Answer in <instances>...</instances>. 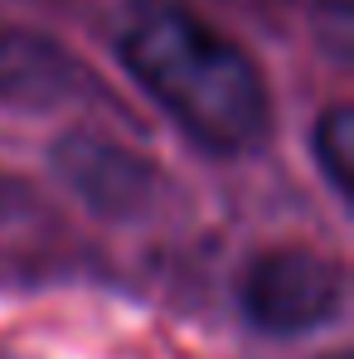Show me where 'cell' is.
<instances>
[{"label":"cell","mask_w":354,"mask_h":359,"mask_svg":"<svg viewBox=\"0 0 354 359\" xmlns=\"http://www.w3.org/2000/svg\"><path fill=\"white\" fill-rule=\"evenodd\" d=\"M93 88L88 68L34 29H0V102L20 112H54Z\"/></svg>","instance_id":"cell-4"},{"label":"cell","mask_w":354,"mask_h":359,"mask_svg":"<svg viewBox=\"0 0 354 359\" xmlns=\"http://www.w3.org/2000/svg\"><path fill=\"white\" fill-rule=\"evenodd\" d=\"M49 161H54V175L107 224H136V219H151L161 209L165 175L112 136L68 131L54 141Z\"/></svg>","instance_id":"cell-3"},{"label":"cell","mask_w":354,"mask_h":359,"mask_svg":"<svg viewBox=\"0 0 354 359\" xmlns=\"http://www.w3.org/2000/svg\"><path fill=\"white\" fill-rule=\"evenodd\" d=\"M238 311L257 335L272 340L315 335L345 311V272L335 257L306 243L267 248L247 262L238 282Z\"/></svg>","instance_id":"cell-2"},{"label":"cell","mask_w":354,"mask_h":359,"mask_svg":"<svg viewBox=\"0 0 354 359\" xmlns=\"http://www.w3.org/2000/svg\"><path fill=\"white\" fill-rule=\"evenodd\" d=\"M325 359H350V355H345V350H335V355H325Z\"/></svg>","instance_id":"cell-7"},{"label":"cell","mask_w":354,"mask_h":359,"mask_svg":"<svg viewBox=\"0 0 354 359\" xmlns=\"http://www.w3.org/2000/svg\"><path fill=\"white\" fill-rule=\"evenodd\" d=\"M311 151H315V165H320V175L325 184L340 194V199H350V170H354V112L345 102H335V107H325V117L315 121V131H311Z\"/></svg>","instance_id":"cell-5"},{"label":"cell","mask_w":354,"mask_h":359,"mask_svg":"<svg viewBox=\"0 0 354 359\" xmlns=\"http://www.w3.org/2000/svg\"><path fill=\"white\" fill-rule=\"evenodd\" d=\"M10 189H15V184H10V180H0V224H10V204H5V194H10Z\"/></svg>","instance_id":"cell-6"},{"label":"cell","mask_w":354,"mask_h":359,"mask_svg":"<svg viewBox=\"0 0 354 359\" xmlns=\"http://www.w3.org/2000/svg\"><path fill=\"white\" fill-rule=\"evenodd\" d=\"M117 59L199 151L238 161L267 141L272 93L262 68L199 15L179 5H136L117 29Z\"/></svg>","instance_id":"cell-1"}]
</instances>
